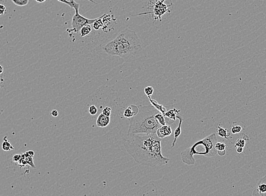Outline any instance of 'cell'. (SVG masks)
<instances>
[{"mask_svg":"<svg viewBox=\"0 0 266 196\" xmlns=\"http://www.w3.org/2000/svg\"><path fill=\"white\" fill-rule=\"evenodd\" d=\"M148 98L150 103H151V106L154 107V108L155 109H156L160 113H161L163 115H164L165 114L167 111L168 107L167 106H164L162 104H160L156 100L151 99V97H148Z\"/></svg>","mask_w":266,"mask_h":196,"instance_id":"cell-11","label":"cell"},{"mask_svg":"<svg viewBox=\"0 0 266 196\" xmlns=\"http://www.w3.org/2000/svg\"><path fill=\"white\" fill-rule=\"evenodd\" d=\"M4 142L2 143V148L3 150H4L5 152H8V151H10L11 150L14 149V148L13 147L11 144L6 139V137H4Z\"/></svg>","mask_w":266,"mask_h":196,"instance_id":"cell-15","label":"cell"},{"mask_svg":"<svg viewBox=\"0 0 266 196\" xmlns=\"http://www.w3.org/2000/svg\"><path fill=\"white\" fill-rule=\"evenodd\" d=\"M176 118L179 120V123H178V125L177 127L176 128V129L175 130V132H174V140H173V141L172 142V146H171V148H173L175 146V144H176V142L178 138L179 137V135H181V126H182V124L183 123V121H184V119L183 118L181 117V116H178L177 115Z\"/></svg>","mask_w":266,"mask_h":196,"instance_id":"cell-9","label":"cell"},{"mask_svg":"<svg viewBox=\"0 0 266 196\" xmlns=\"http://www.w3.org/2000/svg\"><path fill=\"white\" fill-rule=\"evenodd\" d=\"M110 123V117L105 116L101 113L97 118L96 125L100 128H105L109 125Z\"/></svg>","mask_w":266,"mask_h":196,"instance_id":"cell-10","label":"cell"},{"mask_svg":"<svg viewBox=\"0 0 266 196\" xmlns=\"http://www.w3.org/2000/svg\"><path fill=\"white\" fill-rule=\"evenodd\" d=\"M138 107V114L130 119L127 136L139 134H156L161 126L155 117L159 111L152 106H139Z\"/></svg>","mask_w":266,"mask_h":196,"instance_id":"cell-3","label":"cell"},{"mask_svg":"<svg viewBox=\"0 0 266 196\" xmlns=\"http://www.w3.org/2000/svg\"><path fill=\"white\" fill-rule=\"evenodd\" d=\"M3 71H4V68L2 66L0 65V75L3 73Z\"/></svg>","mask_w":266,"mask_h":196,"instance_id":"cell-35","label":"cell"},{"mask_svg":"<svg viewBox=\"0 0 266 196\" xmlns=\"http://www.w3.org/2000/svg\"><path fill=\"white\" fill-rule=\"evenodd\" d=\"M128 137L124 140V146L136 163L152 167L168 163L169 159L162 154V139L156 134H134Z\"/></svg>","mask_w":266,"mask_h":196,"instance_id":"cell-1","label":"cell"},{"mask_svg":"<svg viewBox=\"0 0 266 196\" xmlns=\"http://www.w3.org/2000/svg\"><path fill=\"white\" fill-rule=\"evenodd\" d=\"M241 130H242V127L240 125H233L231 129L232 133L234 134L239 133L241 132Z\"/></svg>","mask_w":266,"mask_h":196,"instance_id":"cell-22","label":"cell"},{"mask_svg":"<svg viewBox=\"0 0 266 196\" xmlns=\"http://www.w3.org/2000/svg\"><path fill=\"white\" fill-rule=\"evenodd\" d=\"M70 4L69 6L74 9L75 13L74 16L72 18L71 20V27L72 30L74 32H78L80 30V29L86 25H91L94 23L95 20L98 19V18L95 19H89L86 18L82 15H80L79 13L80 9V4L75 1V0H69Z\"/></svg>","mask_w":266,"mask_h":196,"instance_id":"cell-5","label":"cell"},{"mask_svg":"<svg viewBox=\"0 0 266 196\" xmlns=\"http://www.w3.org/2000/svg\"><path fill=\"white\" fill-rule=\"evenodd\" d=\"M139 111V107L137 106L132 104L127 107L124 112V116L126 118H132L135 116Z\"/></svg>","mask_w":266,"mask_h":196,"instance_id":"cell-8","label":"cell"},{"mask_svg":"<svg viewBox=\"0 0 266 196\" xmlns=\"http://www.w3.org/2000/svg\"><path fill=\"white\" fill-rule=\"evenodd\" d=\"M35 1L38 3H43L46 0H35Z\"/></svg>","mask_w":266,"mask_h":196,"instance_id":"cell-36","label":"cell"},{"mask_svg":"<svg viewBox=\"0 0 266 196\" xmlns=\"http://www.w3.org/2000/svg\"><path fill=\"white\" fill-rule=\"evenodd\" d=\"M27 152V154H28L30 156H31V157H34V156L35 155V152H34V151H32V150L28 151V152Z\"/></svg>","mask_w":266,"mask_h":196,"instance_id":"cell-31","label":"cell"},{"mask_svg":"<svg viewBox=\"0 0 266 196\" xmlns=\"http://www.w3.org/2000/svg\"><path fill=\"white\" fill-rule=\"evenodd\" d=\"M80 36L84 37L88 35L92 31L91 26L90 25H86L84 26L80 29Z\"/></svg>","mask_w":266,"mask_h":196,"instance_id":"cell-17","label":"cell"},{"mask_svg":"<svg viewBox=\"0 0 266 196\" xmlns=\"http://www.w3.org/2000/svg\"><path fill=\"white\" fill-rule=\"evenodd\" d=\"M89 113L92 116H95L98 113V109L97 107L94 105L91 106L89 108Z\"/></svg>","mask_w":266,"mask_h":196,"instance_id":"cell-24","label":"cell"},{"mask_svg":"<svg viewBox=\"0 0 266 196\" xmlns=\"http://www.w3.org/2000/svg\"><path fill=\"white\" fill-rule=\"evenodd\" d=\"M58 114H58V111H57L56 109H54V110H53V111H52V112H51V115H52V116L54 117H57V116H58Z\"/></svg>","mask_w":266,"mask_h":196,"instance_id":"cell-29","label":"cell"},{"mask_svg":"<svg viewBox=\"0 0 266 196\" xmlns=\"http://www.w3.org/2000/svg\"><path fill=\"white\" fill-rule=\"evenodd\" d=\"M217 142L216 134H211L181 152V160L186 165L191 166L195 164V160L193 156L195 154L204 155L208 158L213 157L217 152L215 149V145Z\"/></svg>","mask_w":266,"mask_h":196,"instance_id":"cell-4","label":"cell"},{"mask_svg":"<svg viewBox=\"0 0 266 196\" xmlns=\"http://www.w3.org/2000/svg\"><path fill=\"white\" fill-rule=\"evenodd\" d=\"M217 133L219 136H220L222 138H224L226 140H228L229 138H231V134L230 133H229L228 129L223 128L219 125L217 126Z\"/></svg>","mask_w":266,"mask_h":196,"instance_id":"cell-12","label":"cell"},{"mask_svg":"<svg viewBox=\"0 0 266 196\" xmlns=\"http://www.w3.org/2000/svg\"><path fill=\"white\" fill-rule=\"evenodd\" d=\"M57 1H59V2H61V3H63V4H66V5H68V6H69V3H70L69 1H68V0H57ZM87 1H89V2H91V3H93V4H97V3H96L95 1H94V0H87Z\"/></svg>","mask_w":266,"mask_h":196,"instance_id":"cell-26","label":"cell"},{"mask_svg":"<svg viewBox=\"0 0 266 196\" xmlns=\"http://www.w3.org/2000/svg\"><path fill=\"white\" fill-rule=\"evenodd\" d=\"M258 192L260 193V194H262V196L266 193V183H265V182H262V181H259V184H258V186L257 189Z\"/></svg>","mask_w":266,"mask_h":196,"instance_id":"cell-18","label":"cell"},{"mask_svg":"<svg viewBox=\"0 0 266 196\" xmlns=\"http://www.w3.org/2000/svg\"><path fill=\"white\" fill-rule=\"evenodd\" d=\"M260 181H262V182H265V183H266V175L263 177V178H262ZM262 196H266V193H265V194H263Z\"/></svg>","mask_w":266,"mask_h":196,"instance_id":"cell-33","label":"cell"},{"mask_svg":"<svg viewBox=\"0 0 266 196\" xmlns=\"http://www.w3.org/2000/svg\"><path fill=\"white\" fill-rule=\"evenodd\" d=\"M112 113V109L109 107H106L103 110L102 114L105 116L110 117Z\"/></svg>","mask_w":266,"mask_h":196,"instance_id":"cell-25","label":"cell"},{"mask_svg":"<svg viewBox=\"0 0 266 196\" xmlns=\"http://www.w3.org/2000/svg\"><path fill=\"white\" fill-rule=\"evenodd\" d=\"M153 88L152 86H147L144 90V93L147 96V97H151L153 93Z\"/></svg>","mask_w":266,"mask_h":196,"instance_id":"cell-23","label":"cell"},{"mask_svg":"<svg viewBox=\"0 0 266 196\" xmlns=\"http://www.w3.org/2000/svg\"><path fill=\"white\" fill-rule=\"evenodd\" d=\"M22 158V155L20 154H16L13 156V161H14L15 163H18L19 161Z\"/></svg>","mask_w":266,"mask_h":196,"instance_id":"cell-27","label":"cell"},{"mask_svg":"<svg viewBox=\"0 0 266 196\" xmlns=\"http://www.w3.org/2000/svg\"><path fill=\"white\" fill-rule=\"evenodd\" d=\"M217 154L221 156V157H223V156H224L226 154V150H223V151H217Z\"/></svg>","mask_w":266,"mask_h":196,"instance_id":"cell-30","label":"cell"},{"mask_svg":"<svg viewBox=\"0 0 266 196\" xmlns=\"http://www.w3.org/2000/svg\"><path fill=\"white\" fill-rule=\"evenodd\" d=\"M11 1L15 5L20 7L26 6L29 3V0H11Z\"/></svg>","mask_w":266,"mask_h":196,"instance_id":"cell-19","label":"cell"},{"mask_svg":"<svg viewBox=\"0 0 266 196\" xmlns=\"http://www.w3.org/2000/svg\"><path fill=\"white\" fill-rule=\"evenodd\" d=\"M215 149L217 151H223L226 149V145L223 142H217L215 145Z\"/></svg>","mask_w":266,"mask_h":196,"instance_id":"cell-20","label":"cell"},{"mask_svg":"<svg viewBox=\"0 0 266 196\" xmlns=\"http://www.w3.org/2000/svg\"><path fill=\"white\" fill-rule=\"evenodd\" d=\"M179 112L180 110H178L177 109L175 108H173L172 109H169V111H167V112L164 115L167 119V124L169 125L173 123L176 121L177 118L176 117L179 113Z\"/></svg>","mask_w":266,"mask_h":196,"instance_id":"cell-6","label":"cell"},{"mask_svg":"<svg viewBox=\"0 0 266 196\" xmlns=\"http://www.w3.org/2000/svg\"><path fill=\"white\" fill-rule=\"evenodd\" d=\"M142 49V44L137 33L129 28L122 31L114 39L107 43L103 48L105 54L110 56H118L129 59Z\"/></svg>","mask_w":266,"mask_h":196,"instance_id":"cell-2","label":"cell"},{"mask_svg":"<svg viewBox=\"0 0 266 196\" xmlns=\"http://www.w3.org/2000/svg\"><path fill=\"white\" fill-rule=\"evenodd\" d=\"M22 157L24 158L25 160L26 161V162L27 163V164L28 165H29L30 167H31L32 168H34V169H36L35 166V164H34V159H33V157L30 156L27 152H26L25 153L21 155Z\"/></svg>","mask_w":266,"mask_h":196,"instance_id":"cell-13","label":"cell"},{"mask_svg":"<svg viewBox=\"0 0 266 196\" xmlns=\"http://www.w3.org/2000/svg\"><path fill=\"white\" fill-rule=\"evenodd\" d=\"M6 11V7L0 4V16H2L5 14V12Z\"/></svg>","mask_w":266,"mask_h":196,"instance_id":"cell-28","label":"cell"},{"mask_svg":"<svg viewBox=\"0 0 266 196\" xmlns=\"http://www.w3.org/2000/svg\"><path fill=\"white\" fill-rule=\"evenodd\" d=\"M106 15V14H104L101 17H99V18H98L96 20H95L94 22V23L92 24L93 25V28L95 30H99L100 28H103V26H104V23H103V22L102 20V18H103Z\"/></svg>","mask_w":266,"mask_h":196,"instance_id":"cell-14","label":"cell"},{"mask_svg":"<svg viewBox=\"0 0 266 196\" xmlns=\"http://www.w3.org/2000/svg\"><path fill=\"white\" fill-rule=\"evenodd\" d=\"M242 139L244 140L245 141H248V140H249V138H248V135H246V134H245V135H243Z\"/></svg>","mask_w":266,"mask_h":196,"instance_id":"cell-34","label":"cell"},{"mask_svg":"<svg viewBox=\"0 0 266 196\" xmlns=\"http://www.w3.org/2000/svg\"><path fill=\"white\" fill-rule=\"evenodd\" d=\"M155 117L156 121L158 122V123L161 126L167 125V119L162 114L159 113V112L157 113L155 115Z\"/></svg>","mask_w":266,"mask_h":196,"instance_id":"cell-16","label":"cell"},{"mask_svg":"<svg viewBox=\"0 0 266 196\" xmlns=\"http://www.w3.org/2000/svg\"><path fill=\"white\" fill-rule=\"evenodd\" d=\"M172 133V129L169 125L161 126L156 131L157 136L160 138L163 139L165 137L170 136Z\"/></svg>","mask_w":266,"mask_h":196,"instance_id":"cell-7","label":"cell"},{"mask_svg":"<svg viewBox=\"0 0 266 196\" xmlns=\"http://www.w3.org/2000/svg\"><path fill=\"white\" fill-rule=\"evenodd\" d=\"M245 145H246L245 141L244 140L242 139V138H239L236 142L234 146L236 147H242V148H243L245 146Z\"/></svg>","mask_w":266,"mask_h":196,"instance_id":"cell-21","label":"cell"},{"mask_svg":"<svg viewBox=\"0 0 266 196\" xmlns=\"http://www.w3.org/2000/svg\"><path fill=\"white\" fill-rule=\"evenodd\" d=\"M243 151V148L242 147H237V152L239 154H241L242 153V152Z\"/></svg>","mask_w":266,"mask_h":196,"instance_id":"cell-32","label":"cell"}]
</instances>
